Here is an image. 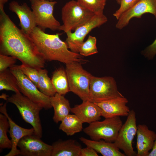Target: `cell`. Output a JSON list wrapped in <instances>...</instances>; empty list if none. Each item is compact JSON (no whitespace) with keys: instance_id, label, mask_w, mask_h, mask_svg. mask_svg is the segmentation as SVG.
Returning a JSON list of instances; mask_svg holds the SVG:
<instances>
[{"instance_id":"23","label":"cell","mask_w":156,"mask_h":156,"mask_svg":"<svg viewBox=\"0 0 156 156\" xmlns=\"http://www.w3.org/2000/svg\"><path fill=\"white\" fill-rule=\"evenodd\" d=\"M59 129L71 136L83 129V122L75 115L69 114L61 121Z\"/></svg>"},{"instance_id":"18","label":"cell","mask_w":156,"mask_h":156,"mask_svg":"<svg viewBox=\"0 0 156 156\" xmlns=\"http://www.w3.org/2000/svg\"><path fill=\"white\" fill-rule=\"evenodd\" d=\"M70 112L77 116L83 123L90 124L99 120L102 116L101 108L89 101H83L80 104L71 108Z\"/></svg>"},{"instance_id":"17","label":"cell","mask_w":156,"mask_h":156,"mask_svg":"<svg viewBox=\"0 0 156 156\" xmlns=\"http://www.w3.org/2000/svg\"><path fill=\"white\" fill-rule=\"evenodd\" d=\"M136 134L137 156H148L152 149L156 133L143 124L137 125Z\"/></svg>"},{"instance_id":"6","label":"cell","mask_w":156,"mask_h":156,"mask_svg":"<svg viewBox=\"0 0 156 156\" xmlns=\"http://www.w3.org/2000/svg\"><path fill=\"white\" fill-rule=\"evenodd\" d=\"M94 14L82 7L77 1L66 3L62 9L63 24L59 30L65 33L74 31L92 17Z\"/></svg>"},{"instance_id":"32","label":"cell","mask_w":156,"mask_h":156,"mask_svg":"<svg viewBox=\"0 0 156 156\" xmlns=\"http://www.w3.org/2000/svg\"><path fill=\"white\" fill-rule=\"evenodd\" d=\"M142 53L148 60L153 58L156 54V38L151 44L142 51Z\"/></svg>"},{"instance_id":"34","label":"cell","mask_w":156,"mask_h":156,"mask_svg":"<svg viewBox=\"0 0 156 156\" xmlns=\"http://www.w3.org/2000/svg\"><path fill=\"white\" fill-rule=\"evenodd\" d=\"M148 156H156V137L153 146L151 151Z\"/></svg>"},{"instance_id":"22","label":"cell","mask_w":156,"mask_h":156,"mask_svg":"<svg viewBox=\"0 0 156 156\" xmlns=\"http://www.w3.org/2000/svg\"><path fill=\"white\" fill-rule=\"evenodd\" d=\"M96 39L90 35L87 40L81 42H65L71 51L84 56H89L98 53Z\"/></svg>"},{"instance_id":"4","label":"cell","mask_w":156,"mask_h":156,"mask_svg":"<svg viewBox=\"0 0 156 156\" xmlns=\"http://www.w3.org/2000/svg\"><path fill=\"white\" fill-rule=\"evenodd\" d=\"M81 64L77 62L66 64L65 69L70 91L82 101H90V86L92 75L84 69Z\"/></svg>"},{"instance_id":"35","label":"cell","mask_w":156,"mask_h":156,"mask_svg":"<svg viewBox=\"0 0 156 156\" xmlns=\"http://www.w3.org/2000/svg\"><path fill=\"white\" fill-rule=\"evenodd\" d=\"M8 0H0V11H4V4L7 3Z\"/></svg>"},{"instance_id":"2","label":"cell","mask_w":156,"mask_h":156,"mask_svg":"<svg viewBox=\"0 0 156 156\" xmlns=\"http://www.w3.org/2000/svg\"><path fill=\"white\" fill-rule=\"evenodd\" d=\"M29 36L46 61H57L66 64L74 62L82 64L88 61L79 53L69 50L66 42L60 39L59 33L47 34L36 26Z\"/></svg>"},{"instance_id":"37","label":"cell","mask_w":156,"mask_h":156,"mask_svg":"<svg viewBox=\"0 0 156 156\" xmlns=\"http://www.w3.org/2000/svg\"><path fill=\"white\" fill-rule=\"evenodd\" d=\"M48 0L50 1H54V0Z\"/></svg>"},{"instance_id":"25","label":"cell","mask_w":156,"mask_h":156,"mask_svg":"<svg viewBox=\"0 0 156 156\" xmlns=\"http://www.w3.org/2000/svg\"><path fill=\"white\" fill-rule=\"evenodd\" d=\"M38 70L39 78L37 87L44 95L49 97L53 96L56 92L51 80L48 76L47 70L43 68Z\"/></svg>"},{"instance_id":"16","label":"cell","mask_w":156,"mask_h":156,"mask_svg":"<svg viewBox=\"0 0 156 156\" xmlns=\"http://www.w3.org/2000/svg\"><path fill=\"white\" fill-rule=\"evenodd\" d=\"M107 21L103 14H94L90 19L76 28L74 32L66 33L67 36L66 42H81L87 35L93 29L98 27Z\"/></svg>"},{"instance_id":"20","label":"cell","mask_w":156,"mask_h":156,"mask_svg":"<svg viewBox=\"0 0 156 156\" xmlns=\"http://www.w3.org/2000/svg\"><path fill=\"white\" fill-rule=\"evenodd\" d=\"M51 156H80L81 145L75 140H59L52 145Z\"/></svg>"},{"instance_id":"31","label":"cell","mask_w":156,"mask_h":156,"mask_svg":"<svg viewBox=\"0 0 156 156\" xmlns=\"http://www.w3.org/2000/svg\"><path fill=\"white\" fill-rule=\"evenodd\" d=\"M16 60L13 57L0 54V72L15 65Z\"/></svg>"},{"instance_id":"8","label":"cell","mask_w":156,"mask_h":156,"mask_svg":"<svg viewBox=\"0 0 156 156\" xmlns=\"http://www.w3.org/2000/svg\"><path fill=\"white\" fill-rule=\"evenodd\" d=\"M16 78L20 92L33 102L47 110L52 107L50 97L42 93L37 87L23 73L19 65H14L9 68Z\"/></svg>"},{"instance_id":"36","label":"cell","mask_w":156,"mask_h":156,"mask_svg":"<svg viewBox=\"0 0 156 156\" xmlns=\"http://www.w3.org/2000/svg\"><path fill=\"white\" fill-rule=\"evenodd\" d=\"M118 4H120L121 0H116Z\"/></svg>"},{"instance_id":"5","label":"cell","mask_w":156,"mask_h":156,"mask_svg":"<svg viewBox=\"0 0 156 156\" xmlns=\"http://www.w3.org/2000/svg\"><path fill=\"white\" fill-rule=\"evenodd\" d=\"M123 125L119 116L105 118L89 124L83 129L84 132L92 140L105 141L114 142Z\"/></svg>"},{"instance_id":"19","label":"cell","mask_w":156,"mask_h":156,"mask_svg":"<svg viewBox=\"0 0 156 156\" xmlns=\"http://www.w3.org/2000/svg\"><path fill=\"white\" fill-rule=\"evenodd\" d=\"M80 141L86 146L94 149L97 153L103 156H125L121 153L114 142H109L104 140L96 141L88 139L83 137L79 138Z\"/></svg>"},{"instance_id":"3","label":"cell","mask_w":156,"mask_h":156,"mask_svg":"<svg viewBox=\"0 0 156 156\" xmlns=\"http://www.w3.org/2000/svg\"><path fill=\"white\" fill-rule=\"evenodd\" d=\"M7 102L15 105L24 120L30 124L34 131V135L41 138L42 131L39 112L43 108L20 92L6 98Z\"/></svg>"},{"instance_id":"21","label":"cell","mask_w":156,"mask_h":156,"mask_svg":"<svg viewBox=\"0 0 156 156\" xmlns=\"http://www.w3.org/2000/svg\"><path fill=\"white\" fill-rule=\"evenodd\" d=\"M50 101L54 110L53 119L55 123H57L69 114L71 108L70 103L64 95L57 93L50 97Z\"/></svg>"},{"instance_id":"30","label":"cell","mask_w":156,"mask_h":156,"mask_svg":"<svg viewBox=\"0 0 156 156\" xmlns=\"http://www.w3.org/2000/svg\"><path fill=\"white\" fill-rule=\"evenodd\" d=\"M140 0H121L120 7L114 12L113 15L118 20L125 12Z\"/></svg>"},{"instance_id":"9","label":"cell","mask_w":156,"mask_h":156,"mask_svg":"<svg viewBox=\"0 0 156 156\" xmlns=\"http://www.w3.org/2000/svg\"><path fill=\"white\" fill-rule=\"evenodd\" d=\"M34 15L37 26L44 31L49 29L53 31L59 30L61 25L54 17L53 11L55 1L46 0H29Z\"/></svg>"},{"instance_id":"7","label":"cell","mask_w":156,"mask_h":156,"mask_svg":"<svg viewBox=\"0 0 156 156\" xmlns=\"http://www.w3.org/2000/svg\"><path fill=\"white\" fill-rule=\"evenodd\" d=\"M124 96L118 90L113 77L92 75L90 86V101L97 103Z\"/></svg>"},{"instance_id":"13","label":"cell","mask_w":156,"mask_h":156,"mask_svg":"<svg viewBox=\"0 0 156 156\" xmlns=\"http://www.w3.org/2000/svg\"><path fill=\"white\" fill-rule=\"evenodd\" d=\"M7 103L0 104V112L7 117L10 124L9 132L11 138L12 146L10 151L5 156H15L20 155V150L17 145L20 140L23 137L34 135V131L32 127L30 129L23 128L16 124L8 114L6 109Z\"/></svg>"},{"instance_id":"15","label":"cell","mask_w":156,"mask_h":156,"mask_svg":"<svg viewBox=\"0 0 156 156\" xmlns=\"http://www.w3.org/2000/svg\"><path fill=\"white\" fill-rule=\"evenodd\" d=\"M9 9L17 15L20 20L19 26L21 29L25 34L29 36L37 26L34 14L26 3L20 5L13 1L9 4Z\"/></svg>"},{"instance_id":"26","label":"cell","mask_w":156,"mask_h":156,"mask_svg":"<svg viewBox=\"0 0 156 156\" xmlns=\"http://www.w3.org/2000/svg\"><path fill=\"white\" fill-rule=\"evenodd\" d=\"M4 90L20 92L16 79L9 69L0 72V90Z\"/></svg>"},{"instance_id":"24","label":"cell","mask_w":156,"mask_h":156,"mask_svg":"<svg viewBox=\"0 0 156 156\" xmlns=\"http://www.w3.org/2000/svg\"><path fill=\"white\" fill-rule=\"evenodd\" d=\"M51 81L56 93L64 95L70 92L65 69L60 67L53 73Z\"/></svg>"},{"instance_id":"29","label":"cell","mask_w":156,"mask_h":156,"mask_svg":"<svg viewBox=\"0 0 156 156\" xmlns=\"http://www.w3.org/2000/svg\"><path fill=\"white\" fill-rule=\"evenodd\" d=\"M19 66L23 73L37 87L39 78L38 70L22 64Z\"/></svg>"},{"instance_id":"14","label":"cell","mask_w":156,"mask_h":156,"mask_svg":"<svg viewBox=\"0 0 156 156\" xmlns=\"http://www.w3.org/2000/svg\"><path fill=\"white\" fill-rule=\"evenodd\" d=\"M128 102L127 99L124 96L94 103L101 108L102 116L105 118L127 116L130 111L126 105Z\"/></svg>"},{"instance_id":"11","label":"cell","mask_w":156,"mask_h":156,"mask_svg":"<svg viewBox=\"0 0 156 156\" xmlns=\"http://www.w3.org/2000/svg\"><path fill=\"white\" fill-rule=\"evenodd\" d=\"M34 135L23 137L17 146L19 148L20 155L23 156H51L52 146L42 141Z\"/></svg>"},{"instance_id":"1","label":"cell","mask_w":156,"mask_h":156,"mask_svg":"<svg viewBox=\"0 0 156 156\" xmlns=\"http://www.w3.org/2000/svg\"><path fill=\"white\" fill-rule=\"evenodd\" d=\"M0 13V54L38 70L43 68L46 60L30 36L18 28L4 11Z\"/></svg>"},{"instance_id":"33","label":"cell","mask_w":156,"mask_h":156,"mask_svg":"<svg viewBox=\"0 0 156 156\" xmlns=\"http://www.w3.org/2000/svg\"><path fill=\"white\" fill-rule=\"evenodd\" d=\"M97 153L93 148L87 146L86 148H81L80 156H98Z\"/></svg>"},{"instance_id":"12","label":"cell","mask_w":156,"mask_h":156,"mask_svg":"<svg viewBox=\"0 0 156 156\" xmlns=\"http://www.w3.org/2000/svg\"><path fill=\"white\" fill-rule=\"evenodd\" d=\"M146 13L153 14L156 18V0H140L122 14L118 20L116 27L122 29L129 24L131 19L141 18Z\"/></svg>"},{"instance_id":"28","label":"cell","mask_w":156,"mask_h":156,"mask_svg":"<svg viewBox=\"0 0 156 156\" xmlns=\"http://www.w3.org/2000/svg\"><path fill=\"white\" fill-rule=\"evenodd\" d=\"M107 0H77L79 5L85 9L94 14H103Z\"/></svg>"},{"instance_id":"10","label":"cell","mask_w":156,"mask_h":156,"mask_svg":"<svg viewBox=\"0 0 156 156\" xmlns=\"http://www.w3.org/2000/svg\"><path fill=\"white\" fill-rule=\"evenodd\" d=\"M137 131L136 113L133 110H130L114 142L119 149L123 151L125 156H137V153L133 147V142Z\"/></svg>"},{"instance_id":"27","label":"cell","mask_w":156,"mask_h":156,"mask_svg":"<svg viewBox=\"0 0 156 156\" xmlns=\"http://www.w3.org/2000/svg\"><path fill=\"white\" fill-rule=\"evenodd\" d=\"M10 128L8 119L4 114H0V148L11 149L12 144L11 140L8 138L7 133Z\"/></svg>"}]
</instances>
